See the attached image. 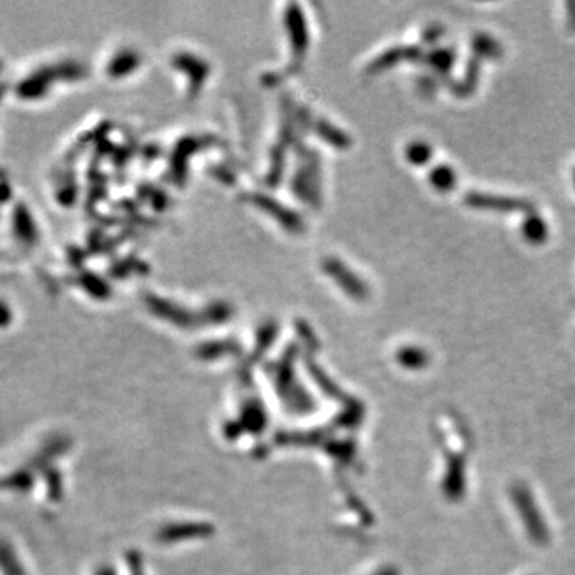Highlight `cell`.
Listing matches in <instances>:
<instances>
[{"label": "cell", "mask_w": 575, "mask_h": 575, "mask_svg": "<svg viewBox=\"0 0 575 575\" xmlns=\"http://www.w3.org/2000/svg\"><path fill=\"white\" fill-rule=\"evenodd\" d=\"M467 203H468V207L481 208V209L524 211V213H532L534 211V207L529 202L519 200V198H508V197L470 194L467 197Z\"/></svg>", "instance_id": "cell-1"}, {"label": "cell", "mask_w": 575, "mask_h": 575, "mask_svg": "<svg viewBox=\"0 0 575 575\" xmlns=\"http://www.w3.org/2000/svg\"><path fill=\"white\" fill-rule=\"evenodd\" d=\"M523 235L529 242L542 243L548 235L545 222L539 216H529L523 224Z\"/></svg>", "instance_id": "cell-2"}, {"label": "cell", "mask_w": 575, "mask_h": 575, "mask_svg": "<svg viewBox=\"0 0 575 575\" xmlns=\"http://www.w3.org/2000/svg\"><path fill=\"white\" fill-rule=\"evenodd\" d=\"M430 182L433 184L435 189H438L441 192L451 190L455 184L454 170L451 167H446V165H440L438 168L432 170Z\"/></svg>", "instance_id": "cell-3"}, {"label": "cell", "mask_w": 575, "mask_h": 575, "mask_svg": "<svg viewBox=\"0 0 575 575\" xmlns=\"http://www.w3.org/2000/svg\"><path fill=\"white\" fill-rule=\"evenodd\" d=\"M419 55V51L415 48H398V50H392L385 53V55L380 56L378 61L374 63V71H380V69H385L388 66H393L395 61L398 63L400 59H405V58H415Z\"/></svg>", "instance_id": "cell-4"}, {"label": "cell", "mask_w": 575, "mask_h": 575, "mask_svg": "<svg viewBox=\"0 0 575 575\" xmlns=\"http://www.w3.org/2000/svg\"><path fill=\"white\" fill-rule=\"evenodd\" d=\"M406 157L408 160L414 165H420L428 162V158L432 157L430 145L425 143H414L406 149Z\"/></svg>", "instance_id": "cell-5"}, {"label": "cell", "mask_w": 575, "mask_h": 575, "mask_svg": "<svg viewBox=\"0 0 575 575\" xmlns=\"http://www.w3.org/2000/svg\"><path fill=\"white\" fill-rule=\"evenodd\" d=\"M452 59H454V55H452L451 51L441 50V51H438V53H435V55L430 58V61H432L433 66H436V68H438L440 71H447V69L452 66Z\"/></svg>", "instance_id": "cell-6"}, {"label": "cell", "mask_w": 575, "mask_h": 575, "mask_svg": "<svg viewBox=\"0 0 575 575\" xmlns=\"http://www.w3.org/2000/svg\"><path fill=\"white\" fill-rule=\"evenodd\" d=\"M477 47H478V50L481 51V53H485V55H487V56H497L499 55V45L495 43L494 41H491V38L489 37H481V38H478L477 42Z\"/></svg>", "instance_id": "cell-7"}]
</instances>
